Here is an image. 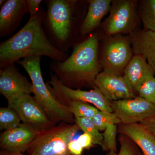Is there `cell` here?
Instances as JSON below:
<instances>
[{
	"label": "cell",
	"instance_id": "6da1fadb",
	"mask_svg": "<svg viewBox=\"0 0 155 155\" xmlns=\"http://www.w3.org/2000/svg\"><path fill=\"white\" fill-rule=\"evenodd\" d=\"M45 13L41 7L19 31L0 44V69L32 56H45L61 62L68 59V53L55 47L45 33L43 28Z\"/></svg>",
	"mask_w": 155,
	"mask_h": 155
},
{
	"label": "cell",
	"instance_id": "7a4b0ae2",
	"mask_svg": "<svg viewBox=\"0 0 155 155\" xmlns=\"http://www.w3.org/2000/svg\"><path fill=\"white\" fill-rule=\"evenodd\" d=\"M100 41L97 30L84 37L74 45L67 60L51 62V72L69 88H94L95 80L103 70L98 58Z\"/></svg>",
	"mask_w": 155,
	"mask_h": 155
},
{
	"label": "cell",
	"instance_id": "3957f363",
	"mask_svg": "<svg viewBox=\"0 0 155 155\" xmlns=\"http://www.w3.org/2000/svg\"><path fill=\"white\" fill-rule=\"evenodd\" d=\"M87 1L46 0L47 11L43 28L50 41L58 49L66 53L78 41L84 17L81 7Z\"/></svg>",
	"mask_w": 155,
	"mask_h": 155
},
{
	"label": "cell",
	"instance_id": "277c9868",
	"mask_svg": "<svg viewBox=\"0 0 155 155\" xmlns=\"http://www.w3.org/2000/svg\"><path fill=\"white\" fill-rule=\"evenodd\" d=\"M40 56L22 59L17 63L28 73L33 85L34 97L48 118L54 124L61 122L75 123V117L69 109L56 99L45 83L41 68Z\"/></svg>",
	"mask_w": 155,
	"mask_h": 155
},
{
	"label": "cell",
	"instance_id": "5b68a950",
	"mask_svg": "<svg viewBox=\"0 0 155 155\" xmlns=\"http://www.w3.org/2000/svg\"><path fill=\"white\" fill-rule=\"evenodd\" d=\"M79 130L75 123L61 122L39 131L26 152L29 155H71L68 144Z\"/></svg>",
	"mask_w": 155,
	"mask_h": 155
},
{
	"label": "cell",
	"instance_id": "8992f818",
	"mask_svg": "<svg viewBox=\"0 0 155 155\" xmlns=\"http://www.w3.org/2000/svg\"><path fill=\"white\" fill-rule=\"evenodd\" d=\"M133 55L128 35L100 36L98 58L103 71L123 76L125 67Z\"/></svg>",
	"mask_w": 155,
	"mask_h": 155
},
{
	"label": "cell",
	"instance_id": "52a82bcc",
	"mask_svg": "<svg viewBox=\"0 0 155 155\" xmlns=\"http://www.w3.org/2000/svg\"><path fill=\"white\" fill-rule=\"evenodd\" d=\"M137 1H112L109 16L102 22L98 31L101 36L130 34L139 29L140 21L137 11Z\"/></svg>",
	"mask_w": 155,
	"mask_h": 155
},
{
	"label": "cell",
	"instance_id": "ba28073f",
	"mask_svg": "<svg viewBox=\"0 0 155 155\" xmlns=\"http://www.w3.org/2000/svg\"><path fill=\"white\" fill-rule=\"evenodd\" d=\"M50 75L51 80L47 84L48 87L56 99L63 105L65 106L71 101H81L94 106L100 111L114 112L111 102L96 87L90 91L74 89L64 85L52 72Z\"/></svg>",
	"mask_w": 155,
	"mask_h": 155
},
{
	"label": "cell",
	"instance_id": "9c48e42d",
	"mask_svg": "<svg viewBox=\"0 0 155 155\" xmlns=\"http://www.w3.org/2000/svg\"><path fill=\"white\" fill-rule=\"evenodd\" d=\"M7 100L8 107L17 112L23 123L31 125L38 131L56 125L30 94H19Z\"/></svg>",
	"mask_w": 155,
	"mask_h": 155
},
{
	"label": "cell",
	"instance_id": "30bf717a",
	"mask_svg": "<svg viewBox=\"0 0 155 155\" xmlns=\"http://www.w3.org/2000/svg\"><path fill=\"white\" fill-rule=\"evenodd\" d=\"M114 113L125 124L140 123L155 114V105L138 96L130 99L111 102Z\"/></svg>",
	"mask_w": 155,
	"mask_h": 155
},
{
	"label": "cell",
	"instance_id": "8fae6325",
	"mask_svg": "<svg viewBox=\"0 0 155 155\" xmlns=\"http://www.w3.org/2000/svg\"><path fill=\"white\" fill-rule=\"evenodd\" d=\"M106 98L110 102L130 99L136 97V93L122 76L102 71L94 82Z\"/></svg>",
	"mask_w": 155,
	"mask_h": 155
},
{
	"label": "cell",
	"instance_id": "7c38bea8",
	"mask_svg": "<svg viewBox=\"0 0 155 155\" xmlns=\"http://www.w3.org/2000/svg\"><path fill=\"white\" fill-rule=\"evenodd\" d=\"M38 131L31 125L22 122L17 127L1 134L0 147L11 152H26Z\"/></svg>",
	"mask_w": 155,
	"mask_h": 155
},
{
	"label": "cell",
	"instance_id": "4fadbf2b",
	"mask_svg": "<svg viewBox=\"0 0 155 155\" xmlns=\"http://www.w3.org/2000/svg\"><path fill=\"white\" fill-rule=\"evenodd\" d=\"M33 85L15 64L0 69V93L7 99L21 93L33 94Z\"/></svg>",
	"mask_w": 155,
	"mask_h": 155
},
{
	"label": "cell",
	"instance_id": "5bb4252c",
	"mask_svg": "<svg viewBox=\"0 0 155 155\" xmlns=\"http://www.w3.org/2000/svg\"><path fill=\"white\" fill-rule=\"evenodd\" d=\"M28 12L26 0H7L0 11V36L14 33Z\"/></svg>",
	"mask_w": 155,
	"mask_h": 155
},
{
	"label": "cell",
	"instance_id": "9a60e30c",
	"mask_svg": "<svg viewBox=\"0 0 155 155\" xmlns=\"http://www.w3.org/2000/svg\"><path fill=\"white\" fill-rule=\"evenodd\" d=\"M155 72L141 55L134 54L124 70L123 77L136 93L148 80L155 77Z\"/></svg>",
	"mask_w": 155,
	"mask_h": 155
},
{
	"label": "cell",
	"instance_id": "2e32d148",
	"mask_svg": "<svg viewBox=\"0 0 155 155\" xmlns=\"http://www.w3.org/2000/svg\"><path fill=\"white\" fill-rule=\"evenodd\" d=\"M111 0H88L86 15L80 28V35L84 37L99 28L104 17L110 12Z\"/></svg>",
	"mask_w": 155,
	"mask_h": 155
},
{
	"label": "cell",
	"instance_id": "e0dca14e",
	"mask_svg": "<svg viewBox=\"0 0 155 155\" xmlns=\"http://www.w3.org/2000/svg\"><path fill=\"white\" fill-rule=\"evenodd\" d=\"M128 36L134 54L144 57L155 72V31L138 29Z\"/></svg>",
	"mask_w": 155,
	"mask_h": 155
},
{
	"label": "cell",
	"instance_id": "ac0fdd59",
	"mask_svg": "<svg viewBox=\"0 0 155 155\" xmlns=\"http://www.w3.org/2000/svg\"><path fill=\"white\" fill-rule=\"evenodd\" d=\"M118 132L130 137L144 155H155V137L139 123L118 125Z\"/></svg>",
	"mask_w": 155,
	"mask_h": 155
},
{
	"label": "cell",
	"instance_id": "d6986e66",
	"mask_svg": "<svg viewBox=\"0 0 155 155\" xmlns=\"http://www.w3.org/2000/svg\"><path fill=\"white\" fill-rule=\"evenodd\" d=\"M138 14L143 29L155 31V0L139 2Z\"/></svg>",
	"mask_w": 155,
	"mask_h": 155
},
{
	"label": "cell",
	"instance_id": "ffe728a7",
	"mask_svg": "<svg viewBox=\"0 0 155 155\" xmlns=\"http://www.w3.org/2000/svg\"><path fill=\"white\" fill-rule=\"evenodd\" d=\"M75 118H87L92 119L99 110L94 106L78 101L69 102L65 105Z\"/></svg>",
	"mask_w": 155,
	"mask_h": 155
},
{
	"label": "cell",
	"instance_id": "44dd1931",
	"mask_svg": "<svg viewBox=\"0 0 155 155\" xmlns=\"http://www.w3.org/2000/svg\"><path fill=\"white\" fill-rule=\"evenodd\" d=\"M75 123L84 133L88 134L91 136L94 144L101 147L103 142V134L100 132L90 118H75Z\"/></svg>",
	"mask_w": 155,
	"mask_h": 155
},
{
	"label": "cell",
	"instance_id": "7402d4cb",
	"mask_svg": "<svg viewBox=\"0 0 155 155\" xmlns=\"http://www.w3.org/2000/svg\"><path fill=\"white\" fill-rule=\"evenodd\" d=\"M19 115L10 107L0 108V130H7L19 126L21 123Z\"/></svg>",
	"mask_w": 155,
	"mask_h": 155
},
{
	"label": "cell",
	"instance_id": "603a6c76",
	"mask_svg": "<svg viewBox=\"0 0 155 155\" xmlns=\"http://www.w3.org/2000/svg\"><path fill=\"white\" fill-rule=\"evenodd\" d=\"M91 119L100 131H104L111 124L119 125L122 123L119 117L114 112L109 113L99 110Z\"/></svg>",
	"mask_w": 155,
	"mask_h": 155
},
{
	"label": "cell",
	"instance_id": "cb8c5ba5",
	"mask_svg": "<svg viewBox=\"0 0 155 155\" xmlns=\"http://www.w3.org/2000/svg\"><path fill=\"white\" fill-rule=\"evenodd\" d=\"M118 140L120 144L119 153L109 152L107 155H142L137 145L127 135L119 134Z\"/></svg>",
	"mask_w": 155,
	"mask_h": 155
},
{
	"label": "cell",
	"instance_id": "d4e9b609",
	"mask_svg": "<svg viewBox=\"0 0 155 155\" xmlns=\"http://www.w3.org/2000/svg\"><path fill=\"white\" fill-rule=\"evenodd\" d=\"M118 131L117 125H109L103 133V142L101 148L104 151L117 152L116 135Z\"/></svg>",
	"mask_w": 155,
	"mask_h": 155
},
{
	"label": "cell",
	"instance_id": "484cf974",
	"mask_svg": "<svg viewBox=\"0 0 155 155\" xmlns=\"http://www.w3.org/2000/svg\"><path fill=\"white\" fill-rule=\"evenodd\" d=\"M137 94L155 105V77L147 81L139 89Z\"/></svg>",
	"mask_w": 155,
	"mask_h": 155
},
{
	"label": "cell",
	"instance_id": "4316f807",
	"mask_svg": "<svg viewBox=\"0 0 155 155\" xmlns=\"http://www.w3.org/2000/svg\"><path fill=\"white\" fill-rule=\"evenodd\" d=\"M77 140L84 149L89 150L94 145L92 137L88 134L84 133L79 136Z\"/></svg>",
	"mask_w": 155,
	"mask_h": 155
},
{
	"label": "cell",
	"instance_id": "83f0119b",
	"mask_svg": "<svg viewBox=\"0 0 155 155\" xmlns=\"http://www.w3.org/2000/svg\"><path fill=\"white\" fill-rule=\"evenodd\" d=\"M139 123L155 137V114L147 117Z\"/></svg>",
	"mask_w": 155,
	"mask_h": 155
},
{
	"label": "cell",
	"instance_id": "f1b7e54d",
	"mask_svg": "<svg viewBox=\"0 0 155 155\" xmlns=\"http://www.w3.org/2000/svg\"><path fill=\"white\" fill-rule=\"evenodd\" d=\"M68 148L71 155H82L84 148L78 140H72L69 143Z\"/></svg>",
	"mask_w": 155,
	"mask_h": 155
},
{
	"label": "cell",
	"instance_id": "f546056e",
	"mask_svg": "<svg viewBox=\"0 0 155 155\" xmlns=\"http://www.w3.org/2000/svg\"><path fill=\"white\" fill-rule=\"evenodd\" d=\"M41 0H26L30 17L35 16L40 9Z\"/></svg>",
	"mask_w": 155,
	"mask_h": 155
},
{
	"label": "cell",
	"instance_id": "4dcf8cb0",
	"mask_svg": "<svg viewBox=\"0 0 155 155\" xmlns=\"http://www.w3.org/2000/svg\"><path fill=\"white\" fill-rule=\"evenodd\" d=\"M0 155H24L23 153H14L5 150H1L0 151Z\"/></svg>",
	"mask_w": 155,
	"mask_h": 155
},
{
	"label": "cell",
	"instance_id": "1f68e13d",
	"mask_svg": "<svg viewBox=\"0 0 155 155\" xmlns=\"http://www.w3.org/2000/svg\"><path fill=\"white\" fill-rule=\"evenodd\" d=\"M6 1L7 0H1L0 1V6L2 7V6L4 5L5 3H6Z\"/></svg>",
	"mask_w": 155,
	"mask_h": 155
}]
</instances>
